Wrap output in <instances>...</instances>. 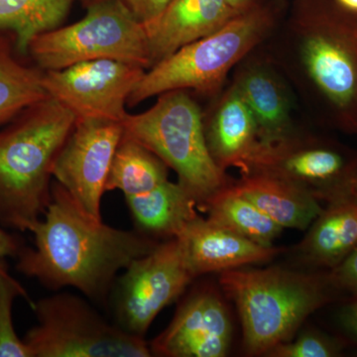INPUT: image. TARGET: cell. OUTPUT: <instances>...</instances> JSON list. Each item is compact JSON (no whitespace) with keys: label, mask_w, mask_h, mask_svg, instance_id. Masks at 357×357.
<instances>
[{"label":"cell","mask_w":357,"mask_h":357,"mask_svg":"<svg viewBox=\"0 0 357 357\" xmlns=\"http://www.w3.org/2000/svg\"><path fill=\"white\" fill-rule=\"evenodd\" d=\"M30 232L34 248L21 249L18 271L52 290L79 289L98 302L107 298L115 275L158 245L142 232L114 229L91 217L57 182L44 220Z\"/></svg>","instance_id":"6da1fadb"},{"label":"cell","mask_w":357,"mask_h":357,"mask_svg":"<svg viewBox=\"0 0 357 357\" xmlns=\"http://www.w3.org/2000/svg\"><path fill=\"white\" fill-rule=\"evenodd\" d=\"M76 116L51 96L0 129V225L30 231L51 201L53 167Z\"/></svg>","instance_id":"7a4b0ae2"},{"label":"cell","mask_w":357,"mask_h":357,"mask_svg":"<svg viewBox=\"0 0 357 357\" xmlns=\"http://www.w3.org/2000/svg\"><path fill=\"white\" fill-rule=\"evenodd\" d=\"M220 284L236 304L244 349L251 356H267L292 340L312 314L337 298L326 272L237 268L220 272Z\"/></svg>","instance_id":"3957f363"},{"label":"cell","mask_w":357,"mask_h":357,"mask_svg":"<svg viewBox=\"0 0 357 357\" xmlns=\"http://www.w3.org/2000/svg\"><path fill=\"white\" fill-rule=\"evenodd\" d=\"M153 107L128 114L124 133L138 141L177 173L183 187L203 208L227 185L206 143L203 114L187 91H167Z\"/></svg>","instance_id":"277c9868"},{"label":"cell","mask_w":357,"mask_h":357,"mask_svg":"<svg viewBox=\"0 0 357 357\" xmlns=\"http://www.w3.org/2000/svg\"><path fill=\"white\" fill-rule=\"evenodd\" d=\"M270 18L257 9L237 14L217 31L185 45L144 73L128 105L135 107L167 91L195 89L213 93L222 86L232 67L262 41Z\"/></svg>","instance_id":"5b68a950"},{"label":"cell","mask_w":357,"mask_h":357,"mask_svg":"<svg viewBox=\"0 0 357 357\" xmlns=\"http://www.w3.org/2000/svg\"><path fill=\"white\" fill-rule=\"evenodd\" d=\"M27 55L43 70L65 69L86 61L110 59L151 67L146 30L121 0H100L74 24L41 33Z\"/></svg>","instance_id":"8992f818"},{"label":"cell","mask_w":357,"mask_h":357,"mask_svg":"<svg viewBox=\"0 0 357 357\" xmlns=\"http://www.w3.org/2000/svg\"><path fill=\"white\" fill-rule=\"evenodd\" d=\"M301 65L331 119L357 133V22L326 7L301 21Z\"/></svg>","instance_id":"52a82bcc"},{"label":"cell","mask_w":357,"mask_h":357,"mask_svg":"<svg viewBox=\"0 0 357 357\" xmlns=\"http://www.w3.org/2000/svg\"><path fill=\"white\" fill-rule=\"evenodd\" d=\"M38 325L23 338L33 357H149L143 337L110 325L81 298L58 294L34 305Z\"/></svg>","instance_id":"ba28073f"},{"label":"cell","mask_w":357,"mask_h":357,"mask_svg":"<svg viewBox=\"0 0 357 357\" xmlns=\"http://www.w3.org/2000/svg\"><path fill=\"white\" fill-rule=\"evenodd\" d=\"M195 278L182 237L158 244L134 260L119 280L114 300L116 325L143 337L159 312L175 302Z\"/></svg>","instance_id":"9c48e42d"},{"label":"cell","mask_w":357,"mask_h":357,"mask_svg":"<svg viewBox=\"0 0 357 357\" xmlns=\"http://www.w3.org/2000/svg\"><path fill=\"white\" fill-rule=\"evenodd\" d=\"M357 168V154L333 141L301 140L294 134L277 142H261L249 174L272 176L312 192L321 202L345 196Z\"/></svg>","instance_id":"30bf717a"},{"label":"cell","mask_w":357,"mask_h":357,"mask_svg":"<svg viewBox=\"0 0 357 357\" xmlns=\"http://www.w3.org/2000/svg\"><path fill=\"white\" fill-rule=\"evenodd\" d=\"M145 72L138 65L100 59L44 70L42 83L47 95L76 119L123 122L129 96Z\"/></svg>","instance_id":"8fae6325"},{"label":"cell","mask_w":357,"mask_h":357,"mask_svg":"<svg viewBox=\"0 0 357 357\" xmlns=\"http://www.w3.org/2000/svg\"><path fill=\"white\" fill-rule=\"evenodd\" d=\"M123 132L122 122L77 119L54 164L56 182L96 220H102L100 203L112 158Z\"/></svg>","instance_id":"7c38bea8"},{"label":"cell","mask_w":357,"mask_h":357,"mask_svg":"<svg viewBox=\"0 0 357 357\" xmlns=\"http://www.w3.org/2000/svg\"><path fill=\"white\" fill-rule=\"evenodd\" d=\"M231 332L222 300L215 293L199 291L184 301L150 349L158 356L222 357L229 351Z\"/></svg>","instance_id":"4fadbf2b"},{"label":"cell","mask_w":357,"mask_h":357,"mask_svg":"<svg viewBox=\"0 0 357 357\" xmlns=\"http://www.w3.org/2000/svg\"><path fill=\"white\" fill-rule=\"evenodd\" d=\"M237 14L227 0H171L158 18L144 26L151 67L217 31Z\"/></svg>","instance_id":"5bb4252c"},{"label":"cell","mask_w":357,"mask_h":357,"mask_svg":"<svg viewBox=\"0 0 357 357\" xmlns=\"http://www.w3.org/2000/svg\"><path fill=\"white\" fill-rule=\"evenodd\" d=\"M185 253L195 276L237 269L273 259L282 249L265 246L199 217L183 232Z\"/></svg>","instance_id":"9a60e30c"},{"label":"cell","mask_w":357,"mask_h":357,"mask_svg":"<svg viewBox=\"0 0 357 357\" xmlns=\"http://www.w3.org/2000/svg\"><path fill=\"white\" fill-rule=\"evenodd\" d=\"M206 143L217 165L225 172L238 168L248 172L262 140L250 109L232 84L223 95L208 126Z\"/></svg>","instance_id":"2e32d148"},{"label":"cell","mask_w":357,"mask_h":357,"mask_svg":"<svg viewBox=\"0 0 357 357\" xmlns=\"http://www.w3.org/2000/svg\"><path fill=\"white\" fill-rule=\"evenodd\" d=\"M357 248V201L342 196L326 203L299 246L305 261L331 271Z\"/></svg>","instance_id":"e0dca14e"},{"label":"cell","mask_w":357,"mask_h":357,"mask_svg":"<svg viewBox=\"0 0 357 357\" xmlns=\"http://www.w3.org/2000/svg\"><path fill=\"white\" fill-rule=\"evenodd\" d=\"M231 187L283 229L306 230L323 210L312 192L272 176L243 175Z\"/></svg>","instance_id":"ac0fdd59"},{"label":"cell","mask_w":357,"mask_h":357,"mask_svg":"<svg viewBox=\"0 0 357 357\" xmlns=\"http://www.w3.org/2000/svg\"><path fill=\"white\" fill-rule=\"evenodd\" d=\"M138 231L167 241L182 236L199 215L196 199L180 183L167 180L151 191L126 197Z\"/></svg>","instance_id":"d6986e66"},{"label":"cell","mask_w":357,"mask_h":357,"mask_svg":"<svg viewBox=\"0 0 357 357\" xmlns=\"http://www.w3.org/2000/svg\"><path fill=\"white\" fill-rule=\"evenodd\" d=\"M255 117L262 142L293 135L291 105L278 77L261 66L245 68L234 84Z\"/></svg>","instance_id":"ffe728a7"},{"label":"cell","mask_w":357,"mask_h":357,"mask_svg":"<svg viewBox=\"0 0 357 357\" xmlns=\"http://www.w3.org/2000/svg\"><path fill=\"white\" fill-rule=\"evenodd\" d=\"M15 53L13 33L0 30V126L48 96L42 83L44 70L24 64Z\"/></svg>","instance_id":"44dd1931"},{"label":"cell","mask_w":357,"mask_h":357,"mask_svg":"<svg viewBox=\"0 0 357 357\" xmlns=\"http://www.w3.org/2000/svg\"><path fill=\"white\" fill-rule=\"evenodd\" d=\"M168 180V166L123 132L110 165L105 192L119 190L131 197L151 191Z\"/></svg>","instance_id":"7402d4cb"},{"label":"cell","mask_w":357,"mask_h":357,"mask_svg":"<svg viewBox=\"0 0 357 357\" xmlns=\"http://www.w3.org/2000/svg\"><path fill=\"white\" fill-rule=\"evenodd\" d=\"M208 220L227 227L239 236L258 244L273 246V241L283 230L278 223L265 215L255 204L225 185L204 204Z\"/></svg>","instance_id":"603a6c76"},{"label":"cell","mask_w":357,"mask_h":357,"mask_svg":"<svg viewBox=\"0 0 357 357\" xmlns=\"http://www.w3.org/2000/svg\"><path fill=\"white\" fill-rule=\"evenodd\" d=\"M73 0H0V30L13 33L16 50L27 55L29 45L41 33L62 24Z\"/></svg>","instance_id":"cb8c5ba5"},{"label":"cell","mask_w":357,"mask_h":357,"mask_svg":"<svg viewBox=\"0 0 357 357\" xmlns=\"http://www.w3.org/2000/svg\"><path fill=\"white\" fill-rule=\"evenodd\" d=\"M23 296L24 289L7 272L6 263L0 264V357H33L24 340L18 337L13 319V302Z\"/></svg>","instance_id":"d4e9b609"},{"label":"cell","mask_w":357,"mask_h":357,"mask_svg":"<svg viewBox=\"0 0 357 357\" xmlns=\"http://www.w3.org/2000/svg\"><path fill=\"white\" fill-rule=\"evenodd\" d=\"M347 342L319 331H307L297 340H290L272 349L271 357H337L344 354Z\"/></svg>","instance_id":"484cf974"},{"label":"cell","mask_w":357,"mask_h":357,"mask_svg":"<svg viewBox=\"0 0 357 357\" xmlns=\"http://www.w3.org/2000/svg\"><path fill=\"white\" fill-rule=\"evenodd\" d=\"M326 276L337 294L357 297V248L337 267L326 272Z\"/></svg>","instance_id":"4316f807"},{"label":"cell","mask_w":357,"mask_h":357,"mask_svg":"<svg viewBox=\"0 0 357 357\" xmlns=\"http://www.w3.org/2000/svg\"><path fill=\"white\" fill-rule=\"evenodd\" d=\"M143 25L153 22L165 10L171 0H121Z\"/></svg>","instance_id":"83f0119b"},{"label":"cell","mask_w":357,"mask_h":357,"mask_svg":"<svg viewBox=\"0 0 357 357\" xmlns=\"http://www.w3.org/2000/svg\"><path fill=\"white\" fill-rule=\"evenodd\" d=\"M337 321L347 344H357V297H349L345 301L338 311Z\"/></svg>","instance_id":"f1b7e54d"},{"label":"cell","mask_w":357,"mask_h":357,"mask_svg":"<svg viewBox=\"0 0 357 357\" xmlns=\"http://www.w3.org/2000/svg\"><path fill=\"white\" fill-rule=\"evenodd\" d=\"M24 248L20 236L7 232L0 227V264L6 262L7 257H17L21 249Z\"/></svg>","instance_id":"f546056e"},{"label":"cell","mask_w":357,"mask_h":357,"mask_svg":"<svg viewBox=\"0 0 357 357\" xmlns=\"http://www.w3.org/2000/svg\"><path fill=\"white\" fill-rule=\"evenodd\" d=\"M230 8L234 9L237 13H243L250 7L252 0H227Z\"/></svg>","instance_id":"4dcf8cb0"},{"label":"cell","mask_w":357,"mask_h":357,"mask_svg":"<svg viewBox=\"0 0 357 357\" xmlns=\"http://www.w3.org/2000/svg\"><path fill=\"white\" fill-rule=\"evenodd\" d=\"M344 11L357 15V0H335Z\"/></svg>","instance_id":"1f68e13d"},{"label":"cell","mask_w":357,"mask_h":357,"mask_svg":"<svg viewBox=\"0 0 357 357\" xmlns=\"http://www.w3.org/2000/svg\"><path fill=\"white\" fill-rule=\"evenodd\" d=\"M345 196L351 197V198L356 199L357 201V168L356 172L351 176L349 184H347Z\"/></svg>","instance_id":"d6a6232c"},{"label":"cell","mask_w":357,"mask_h":357,"mask_svg":"<svg viewBox=\"0 0 357 357\" xmlns=\"http://www.w3.org/2000/svg\"><path fill=\"white\" fill-rule=\"evenodd\" d=\"M84 1L91 2V4L95 3V2L100 1V0H84Z\"/></svg>","instance_id":"836d02e7"}]
</instances>
